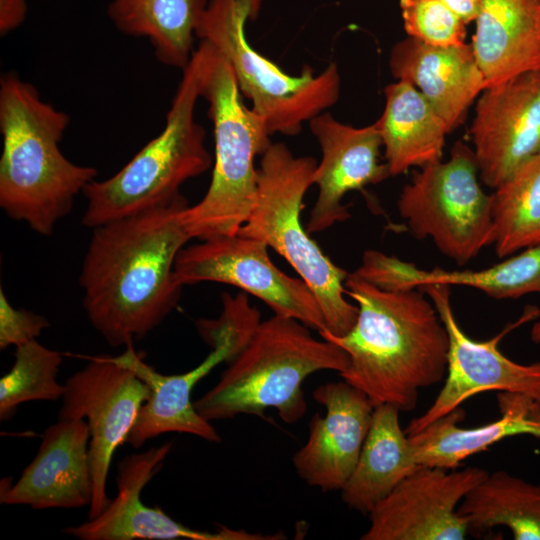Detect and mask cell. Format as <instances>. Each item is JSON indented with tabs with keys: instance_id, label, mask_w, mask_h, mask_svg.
Masks as SVG:
<instances>
[{
	"instance_id": "11",
	"label": "cell",
	"mask_w": 540,
	"mask_h": 540,
	"mask_svg": "<svg viewBox=\"0 0 540 540\" xmlns=\"http://www.w3.org/2000/svg\"><path fill=\"white\" fill-rule=\"evenodd\" d=\"M268 248L263 241L238 233L200 240L180 250L175 276L183 286L219 282L237 287L260 299L275 315L294 318L318 332L326 330L312 290L301 278L281 271Z\"/></svg>"
},
{
	"instance_id": "1",
	"label": "cell",
	"mask_w": 540,
	"mask_h": 540,
	"mask_svg": "<svg viewBox=\"0 0 540 540\" xmlns=\"http://www.w3.org/2000/svg\"><path fill=\"white\" fill-rule=\"evenodd\" d=\"M184 196L93 229L79 276L83 307L96 331L127 346L175 309L182 284L174 265L191 237L182 223Z\"/></svg>"
},
{
	"instance_id": "33",
	"label": "cell",
	"mask_w": 540,
	"mask_h": 540,
	"mask_svg": "<svg viewBox=\"0 0 540 540\" xmlns=\"http://www.w3.org/2000/svg\"><path fill=\"white\" fill-rule=\"evenodd\" d=\"M466 24L475 21L479 12V0H438Z\"/></svg>"
},
{
	"instance_id": "3",
	"label": "cell",
	"mask_w": 540,
	"mask_h": 540,
	"mask_svg": "<svg viewBox=\"0 0 540 540\" xmlns=\"http://www.w3.org/2000/svg\"><path fill=\"white\" fill-rule=\"evenodd\" d=\"M69 123V115L42 100L34 85L14 72L2 75L0 207L43 236L54 232L97 176L95 168L75 164L61 152Z\"/></svg>"
},
{
	"instance_id": "29",
	"label": "cell",
	"mask_w": 540,
	"mask_h": 540,
	"mask_svg": "<svg viewBox=\"0 0 540 540\" xmlns=\"http://www.w3.org/2000/svg\"><path fill=\"white\" fill-rule=\"evenodd\" d=\"M61 363L59 352L37 340L16 347L14 364L0 379V419L11 418L25 402L61 399L64 384L57 381Z\"/></svg>"
},
{
	"instance_id": "10",
	"label": "cell",
	"mask_w": 540,
	"mask_h": 540,
	"mask_svg": "<svg viewBox=\"0 0 540 540\" xmlns=\"http://www.w3.org/2000/svg\"><path fill=\"white\" fill-rule=\"evenodd\" d=\"M261 322L258 309L242 304L226 306L213 319L204 342L211 348L196 367L181 374L165 375L147 364L132 344L112 356L114 361L132 370L148 388L127 443L134 448L165 433L191 434L212 443L221 436L196 410L191 394L194 386L222 362H230L247 344Z\"/></svg>"
},
{
	"instance_id": "27",
	"label": "cell",
	"mask_w": 540,
	"mask_h": 540,
	"mask_svg": "<svg viewBox=\"0 0 540 540\" xmlns=\"http://www.w3.org/2000/svg\"><path fill=\"white\" fill-rule=\"evenodd\" d=\"M457 512L468 532L505 527L515 540H540V484L506 471L488 473L464 497Z\"/></svg>"
},
{
	"instance_id": "30",
	"label": "cell",
	"mask_w": 540,
	"mask_h": 540,
	"mask_svg": "<svg viewBox=\"0 0 540 540\" xmlns=\"http://www.w3.org/2000/svg\"><path fill=\"white\" fill-rule=\"evenodd\" d=\"M408 37L438 47L466 43V23L438 0H399Z\"/></svg>"
},
{
	"instance_id": "7",
	"label": "cell",
	"mask_w": 540,
	"mask_h": 540,
	"mask_svg": "<svg viewBox=\"0 0 540 540\" xmlns=\"http://www.w3.org/2000/svg\"><path fill=\"white\" fill-rule=\"evenodd\" d=\"M317 163L295 156L283 143H272L261 155L257 194L238 234L263 241L281 255L314 293L326 331L345 335L354 326L358 307L345 298L349 273L325 255L301 222L303 199Z\"/></svg>"
},
{
	"instance_id": "26",
	"label": "cell",
	"mask_w": 540,
	"mask_h": 540,
	"mask_svg": "<svg viewBox=\"0 0 540 540\" xmlns=\"http://www.w3.org/2000/svg\"><path fill=\"white\" fill-rule=\"evenodd\" d=\"M208 0H111L107 14L121 33L149 40L157 59L183 70Z\"/></svg>"
},
{
	"instance_id": "17",
	"label": "cell",
	"mask_w": 540,
	"mask_h": 540,
	"mask_svg": "<svg viewBox=\"0 0 540 540\" xmlns=\"http://www.w3.org/2000/svg\"><path fill=\"white\" fill-rule=\"evenodd\" d=\"M313 398L325 414L311 419L307 441L294 453L293 466L308 485L324 492L340 491L358 462L374 405L344 380L318 386Z\"/></svg>"
},
{
	"instance_id": "9",
	"label": "cell",
	"mask_w": 540,
	"mask_h": 540,
	"mask_svg": "<svg viewBox=\"0 0 540 540\" xmlns=\"http://www.w3.org/2000/svg\"><path fill=\"white\" fill-rule=\"evenodd\" d=\"M479 178L473 149L457 142L447 161L420 167L397 202L412 235L430 238L460 266L493 245L492 194L483 191Z\"/></svg>"
},
{
	"instance_id": "14",
	"label": "cell",
	"mask_w": 540,
	"mask_h": 540,
	"mask_svg": "<svg viewBox=\"0 0 540 540\" xmlns=\"http://www.w3.org/2000/svg\"><path fill=\"white\" fill-rule=\"evenodd\" d=\"M488 473L479 467L420 466L369 513L370 524L361 539H465L468 526L458 506Z\"/></svg>"
},
{
	"instance_id": "19",
	"label": "cell",
	"mask_w": 540,
	"mask_h": 540,
	"mask_svg": "<svg viewBox=\"0 0 540 540\" xmlns=\"http://www.w3.org/2000/svg\"><path fill=\"white\" fill-rule=\"evenodd\" d=\"M89 427L84 419H58L44 432L38 452L10 486L1 484L0 503L33 509L90 506L93 481Z\"/></svg>"
},
{
	"instance_id": "12",
	"label": "cell",
	"mask_w": 540,
	"mask_h": 540,
	"mask_svg": "<svg viewBox=\"0 0 540 540\" xmlns=\"http://www.w3.org/2000/svg\"><path fill=\"white\" fill-rule=\"evenodd\" d=\"M149 391L145 383L112 356L92 357L64 383L58 419L86 420L93 495L88 519L110 503L107 477L117 448L127 442Z\"/></svg>"
},
{
	"instance_id": "25",
	"label": "cell",
	"mask_w": 540,
	"mask_h": 540,
	"mask_svg": "<svg viewBox=\"0 0 540 540\" xmlns=\"http://www.w3.org/2000/svg\"><path fill=\"white\" fill-rule=\"evenodd\" d=\"M385 106L375 122L391 176L441 160L443 119L412 84L398 80L384 89Z\"/></svg>"
},
{
	"instance_id": "15",
	"label": "cell",
	"mask_w": 540,
	"mask_h": 540,
	"mask_svg": "<svg viewBox=\"0 0 540 540\" xmlns=\"http://www.w3.org/2000/svg\"><path fill=\"white\" fill-rule=\"evenodd\" d=\"M479 176L496 189L540 153V69L484 89L470 128Z\"/></svg>"
},
{
	"instance_id": "2",
	"label": "cell",
	"mask_w": 540,
	"mask_h": 540,
	"mask_svg": "<svg viewBox=\"0 0 540 540\" xmlns=\"http://www.w3.org/2000/svg\"><path fill=\"white\" fill-rule=\"evenodd\" d=\"M345 293L358 307L354 326L342 336L318 332L348 354L339 375L374 407L414 410L420 389L441 382L447 371L449 336L434 304L419 288L387 290L353 272Z\"/></svg>"
},
{
	"instance_id": "32",
	"label": "cell",
	"mask_w": 540,
	"mask_h": 540,
	"mask_svg": "<svg viewBox=\"0 0 540 540\" xmlns=\"http://www.w3.org/2000/svg\"><path fill=\"white\" fill-rule=\"evenodd\" d=\"M26 14V0H0L1 36L19 27L25 20Z\"/></svg>"
},
{
	"instance_id": "6",
	"label": "cell",
	"mask_w": 540,
	"mask_h": 540,
	"mask_svg": "<svg viewBox=\"0 0 540 540\" xmlns=\"http://www.w3.org/2000/svg\"><path fill=\"white\" fill-rule=\"evenodd\" d=\"M182 78L166 115L163 130L113 176L91 181L82 194L87 207L82 224L95 228L110 221L171 203L183 195L181 186L206 172L212 157L205 129L196 122L200 95L197 50L182 70Z\"/></svg>"
},
{
	"instance_id": "20",
	"label": "cell",
	"mask_w": 540,
	"mask_h": 540,
	"mask_svg": "<svg viewBox=\"0 0 540 540\" xmlns=\"http://www.w3.org/2000/svg\"><path fill=\"white\" fill-rule=\"evenodd\" d=\"M393 76L412 84L451 132L464 119L470 104L485 89L472 47H438L414 38L396 43L390 52Z\"/></svg>"
},
{
	"instance_id": "21",
	"label": "cell",
	"mask_w": 540,
	"mask_h": 540,
	"mask_svg": "<svg viewBox=\"0 0 540 540\" xmlns=\"http://www.w3.org/2000/svg\"><path fill=\"white\" fill-rule=\"evenodd\" d=\"M353 273L387 290L443 284L472 287L495 299H515L540 294V244L510 255L491 267L463 271L421 269L378 250H367Z\"/></svg>"
},
{
	"instance_id": "22",
	"label": "cell",
	"mask_w": 540,
	"mask_h": 540,
	"mask_svg": "<svg viewBox=\"0 0 540 540\" xmlns=\"http://www.w3.org/2000/svg\"><path fill=\"white\" fill-rule=\"evenodd\" d=\"M501 416L472 428L461 427L460 407L408 435L413 456L420 466L457 468L468 457L487 450L508 437L530 435L540 439V403L519 392H499Z\"/></svg>"
},
{
	"instance_id": "31",
	"label": "cell",
	"mask_w": 540,
	"mask_h": 540,
	"mask_svg": "<svg viewBox=\"0 0 540 540\" xmlns=\"http://www.w3.org/2000/svg\"><path fill=\"white\" fill-rule=\"evenodd\" d=\"M49 327L48 320L37 313L13 307L0 288V349L19 347L36 340Z\"/></svg>"
},
{
	"instance_id": "8",
	"label": "cell",
	"mask_w": 540,
	"mask_h": 540,
	"mask_svg": "<svg viewBox=\"0 0 540 540\" xmlns=\"http://www.w3.org/2000/svg\"><path fill=\"white\" fill-rule=\"evenodd\" d=\"M261 4L262 0H208L196 36L229 63L240 91L271 134L297 135L304 123L337 102L340 74L331 63L317 75L309 66L299 75H289L256 51L245 28Z\"/></svg>"
},
{
	"instance_id": "5",
	"label": "cell",
	"mask_w": 540,
	"mask_h": 540,
	"mask_svg": "<svg viewBox=\"0 0 540 540\" xmlns=\"http://www.w3.org/2000/svg\"><path fill=\"white\" fill-rule=\"evenodd\" d=\"M200 56V95L209 104L214 126L215 154L210 185L203 198L182 212L191 239L235 235L248 219L257 194L261 156L272 144L264 121L241 99L229 63L206 41Z\"/></svg>"
},
{
	"instance_id": "4",
	"label": "cell",
	"mask_w": 540,
	"mask_h": 540,
	"mask_svg": "<svg viewBox=\"0 0 540 540\" xmlns=\"http://www.w3.org/2000/svg\"><path fill=\"white\" fill-rule=\"evenodd\" d=\"M348 363L337 344L315 338L294 318L274 314L258 324L219 381L194 405L210 422L275 409L282 421L294 424L307 411L304 380L318 371L341 373Z\"/></svg>"
},
{
	"instance_id": "23",
	"label": "cell",
	"mask_w": 540,
	"mask_h": 540,
	"mask_svg": "<svg viewBox=\"0 0 540 540\" xmlns=\"http://www.w3.org/2000/svg\"><path fill=\"white\" fill-rule=\"evenodd\" d=\"M471 47L485 89L540 69V0H479Z\"/></svg>"
},
{
	"instance_id": "34",
	"label": "cell",
	"mask_w": 540,
	"mask_h": 540,
	"mask_svg": "<svg viewBox=\"0 0 540 540\" xmlns=\"http://www.w3.org/2000/svg\"><path fill=\"white\" fill-rule=\"evenodd\" d=\"M530 338L535 344L540 343V316L536 319L531 328Z\"/></svg>"
},
{
	"instance_id": "28",
	"label": "cell",
	"mask_w": 540,
	"mask_h": 540,
	"mask_svg": "<svg viewBox=\"0 0 540 540\" xmlns=\"http://www.w3.org/2000/svg\"><path fill=\"white\" fill-rule=\"evenodd\" d=\"M492 210L499 258L540 244V153L495 189Z\"/></svg>"
},
{
	"instance_id": "16",
	"label": "cell",
	"mask_w": 540,
	"mask_h": 540,
	"mask_svg": "<svg viewBox=\"0 0 540 540\" xmlns=\"http://www.w3.org/2000/svg\"><path fill=\"white\" fill-rule=\"evenodd\" d=\"M172 449L168 442L123 458L116 476L117 495L101 514L66 527L63 532L81 540H281L282 532L263 534L219 526L214 531L187 527L163 510L141 501V491L162 467Z\"/></svg>"
},
{
	"instance_id": "24",
	"label": "cell",
	"mask_w": 540,
	"mask_h": 540,
	"mask_svg": "<svg viewBox=\"0 0 540 540\" xmlns=\"http://www.w3.org/2000/svg\"><path fill=\"white\" fill-rule=\"evenodd\" d=\"M399 413L391 404L374 407L356 467L340 490L341 499L349 508L369 514L420 467L414 459L409 437L400 426Z\"/></svg>"
},
{
	"instance_id": "18",
	"label": "cell",
	"mask_w": 540,
	"mask_h": 540,
	"mask_svg": "<svg viewBox=\"0 0 540 540\" xmlns=\"http://www.w3.org/2000/svg\"><path fill=\"white\" fill-rule=\"evenodd\" d=\"M308 123L322 157L312 175L318 196L306 229L320 233L350 218L349 208L342 202L348 192L377 184L390 173L379 160L382 140L376 123L356 128L325 111Z\"/></svg>"
},
{
	"instance_id": "13",
	"label": "cell",
	"mask_w": 540,
	"mask_h": 540,
	"mask_svg": "<svg viewBox=\"0 0 540 540\" xmlns=\"http://www.w3.org/2000/svg\"><path fill=\"white\" fill-rule=\"evenodd\" d=\"M421 289L434 304L449 336L445 382L429 408L406 428L412 435L434 420L453 411L471 397L488 391L524 393L540 403V361L520 364L498 348L500 340L514 328L540 316L529 307L513 324L486 341H475L460 327L452 309L450 286L433 284Z\"/></svg>"
}]
</instances>
